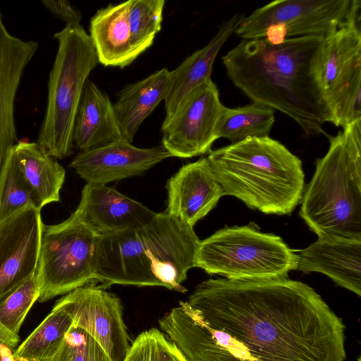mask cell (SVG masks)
Listing matches in <instances>:
<instances>
[{
  "mask_svg": "<svg viewBox=\"0 0 361 361\" xmlns=\"http://www.w3.org/2000/svg\"><path fill=\"white\" fill-rule=\"evenodd\" d=\"M50 361H111L102 345L87 332L73 324Z\"/></svg>",
  "mask_w": 361,
  "mask_h": 361,
  "instance_id": "4dcf8cb0",
  "label": "cell"
},
{
  "mask_svg": "<svg viewBox=\"0 0 361 361\" xmlns=\"http://www.w3.org/2000/svg\"><path fill=\"white\" fill-rule=\"evenodd\" d=\"M171 157L162 145L140 148L121 140L96 149L80 152L69 166L87 183L106 185L139 176Z\"/></svg>",
  "mask_w": 361,
  "mask_h": 361,
  "instance_id": "9a60e30c",
  "label": "cell"
},
{
  "mask_svg": "<svg viewBox=\"0 0 361 361\" xmlns=\"http://www.w3.org/2000/svg\"><path fill=\"white\" fill-rule=\"evenodd\" d=\"M224 105L212 78L190 92L161 126L162 145L172 157L191 158L211 152Z\"/></svg>",
  "mask_w": 361,
  "mask_h": 361,
  "instance_id": "8fae6325",
  "label": "cell"
},
{
  "mask_svg": "<svg viewBox=\"0 0 361 361\" xmlns=\"http://www.w3.org/2000/svg\"><path fill=\"white\" fill-rule=\"evenodd\" d=\"M75 212L99 236L142 227L157 214L113 188L92 183L82 188Z\"/></svg>",
  "mask_w": 361,
  "mask_h": 361,
  "instance_id": "ac0fdd59",
  "label": "cell"
},
{
  "mask_svg": "<svg viewBox=\"0 0 361 361\" xmlns=\"http://www.w3.org/2000/svg\"><path fill=\"white\" fill-rule=\"evenodd\" d=\"M361 21L324 37L316 75L323 98L342 128L361 120Z\"/></svg>",
  "mask_w": 361,
  "mask_h": 361,
  "instance_id": "30bf717a",
  "label": "cell"
},
{
  "mask_svg": "<svg viewBox=\"0 0 361 361\" xmlns=\"http://www.w3.org/2000/svg\"><path fill=\"white\" fill-rule=\"evenodd\" d=\"M11 151L41 208L59 202L65 169L54 158L45 154L37 142L19 140Z\"/></svg>",
  "mask_w": 361,
  "mask_h": 361,
  "instance_id": "cb8c5ba5",
  "label": "cell"
},
{
  "mask_svg": "<svg viewBox=\"0 0 361 361\" xmlns=\"http://www.w3.org/2000/svg\"><path fill=\"white\" fill-rule=\"evenodd\" d=\"M40 211L26 207L0 222V301L36 272L43 224Z\"/></svg>",
  "mask_w": 361,
  "mask_h": 361,
  "instance_id": "5bb4252c",
  "label": "cell"
},
{
  "mask_svg": "<svg viewBox=\"0 0 361 361\" xmlns=\"http://www.w3.org/2000/svg\"><path fill=\"white\" fill-rule=\"evenodd\" d=\"M130 0L99 9L90 22V37L98 62L124 68L140 55L134 49L129 27Z\"/></svg>",
  "mask_w": 361,
  "mask_h": 361,
  "instance_id": "44dd1931",
  "label": "cell"
},
{
  "mask_svg": "<svg viewBox=\"0 0 361 361\" xmlns=\"http://www.w3.org/2000/svg\"><path fill=\"white\" fill-rule=\"evenodd\" d=\"M164 0H130L129 27L132 44L140 55L161 29Z\"/></svg>",
  "mask_w": 361,
  "mask_h": 361,
  "instance_id": "83f0119b",
  "label": "cell"
},
{
  "mask_svg": "<svg viewBox=\"0 0 361 361\" xmlns=\"http://www.w3.org/2000/svg\"><path fill=\"white\" fill-rule=\"evenodd\" d=\"M1 361H29L27 360L16 357L13 356V353H11L4 357Z\"/></svg>",
  "mask_w": 361,
  "mask_h": 361,
  "instance_id": "836d02e7",
  "label": "cell"
},
{
  "mask_svg": "<svg viewBox=\"0 0 361 361\" xmlns=\"http://www.w3.org/2000/svg\"><path fill=\"white\" fill-rule=\"evenodd\" d=\"M200 240L193 228L165 212L147 225L99 238L95 281L106 288L113 284L161 286L185 293L182 283Z\"/></svg>",
  "mask_w": 361,
  "mask_h": 361,
  "instance_id": "3957f363",
  "label": "cell"
},
{
  "mask_svg": "<svg viewBox=\"0 0 361 361\" xmlns=\"http://www.w3.org/2000/svg\"><path fill=\"white\" fill-rule=\"evenodd\" d=\"M54 37L58 49L37 143L47 155L61 159L73 153L76 111L88 76L99 62L90 37L81 25H66Z\"/></svg>",
  "mask_w": 361,
  "mask_h": 361,
  "instance_id": "8992f818",
  "label": "cell"
},
{
  "mask_svg": "<svg viewBox=\"0 0 361 361\" xmlns=\"http://www.w3.org/2000/svg\"><path fill=\"white\" fill-rule=\"evenodd\" d=\"M44 6L56 18L68 26H79L82 20L80 12L68 1H42Z\"/></svg>",
  "mask_w": 361,
  "mask_h": 361,
  "instance_id": "1f68e13d",
  "label": "cell"
},
{
  "mask_svg": "<svg viewBox=\"0 0 361 361\" xmlns=\"http://www.w3.org/2000/svg\"><path fill=\"white\" fill-rule=\"evenodd\" d=\"M123 361H186L176 345L159 329L152 328L133 341Z\"/></svg>",
  "mask_w": 361,
  "mask_h": 361,
  "instance_id": "f1b7e54d",
  "label": "cell"
},
{
  "mask_svg": "<svg viewBox=\"0 0 361 361\" xmlns=\"http://www.w3.org/2000/svg\"><path fill=\"white\" fill-rule=\"evenodd\" d=\"M39 43L24 40L6 27L0 8V178L13 147L19 141L15 121V102L25 68Z\"/></svg>",
  "mask_w": 361,
  "mask_h": 361,
  "instance_id": "2e32d148",
  "label": "cell"
},
{
  "mask_svg": "<svg viewBox=\"0 0 361 361\" xmlns=\"http://www.w3.org/2000/svg\"><path fill=\"white\" fill-rule=\"evenodd\" d=\"M19 342V336L14 335L0 324V361L13 353Z\"/></svg>",
  "mask_w": 361,
  "mask_h": 361,
  "instance_id": "d6a6232c",
  "label": "cell"
},
{
  "mask_svg": "<svg viewBox=\"0 0 361 361\" xmlns=\"http://www.w3.org/2000/svg\"><path fill=\"white\" fill-rule=\"evenodd\" d=\"M323 36L293 37L279 44L242 39L222 57L233 85L252 102L278 110L307 135L333 123L316 75Z\"/></svg>",
  "mask_w": 361,
  "mask_h": 361,
  "instance_id": "7a4b0ae2",
  "label": "cell"
},
{
  "mask_svg": "<svg viewBox=\"0 0 361 361\" xmlns=\"http://www.w3.org/2000/svg\"><path fill=\"white\" fill-rule=\"evenodd\" d=\"M26 207L42 209L11 150L0 178V222Z\"/></svg>",
  "mask_w": 361,
  "mask_h": 361,
  "instance_id": "4316f807",
  "label": "cell"
},
{
  "mask_svg": "<svg viewBox=\"0 0 361 361\" xmlns=\"http://www.w3.org/2000/svg\"><path fill=\"white\" fill-rule=\"evenodd\" d=\"M297 252L296 270L320 272L338 286L361 295V240L318 238Z\"/></svg>",
  "mask_w": 361,
  "mask_h": 361,
  "instance_id": "d6986e66",
  "label": "cell"
},
{
  "mask_svg": "<svg viewBox=\"0 0 361 361\" xmlns=\"http://www.w3.org/2000/svg\"><path fill=\"white\" fill-rule=\"evenodd\" d=\"M187 302L257 361L346 359L343 320L301 281L211 279L199 283Z\"/></svg>",
  "mask_w": 361,
  "mask_h": 361,
  "instance_id": "6da1fadb",
  "label": "cell"
},
{
  "mask_svg": "<svg viewBox=\"0 0 361 361\" xmlns=\"http://www.w3.org/2000/svg\"><path fill=\"white\" fill-rule=\"evenodd\" d=\"M74 324L92 336L111 361H123L130 348L120 299L99 286H84L57 300Z\"/></svg>",
  "mask_w": 361,
  "mask_h": 361,
  "instance_id": "7c38bea8",
  "label": "cell"
},
{
  "mask_svg": "<svg viewBox=\"0 0 361 361\" xmlns=\"http://www.w3.org/2000/svg\"><path fill=\"white\" fill-rule=\"evenodd\" d=\"M38 296L39 288L35 274L0 301V324L18 336L20 328Z\"/></svg>",
  "mask_w": 361,
  "mask_h": 361,
  "instance_id": "f546056e",
  "label": "cell"
},
{
  "mask_svg": "<svg viewBox=\"0 0 361 361\" xmlns=\"http://www.w3.org/2000/svg\"><path fill=\"white\" fill-rule=\"evenodd\" d=\"M357 361H361V360H360V356H359V357H358V358H357Z\"/></svg>",
  "mask_w": 361,
  "mask_h": 361,
  "instance_id": "e575fe53",
  "label": "cell"
},
{
  "mask_svg": "<svg viewBox=\"0 0 361 361\" xmlns=\"http://www.w3.org/2000/svg\"><path fill=\"white\" fill-rule=\"evenodd\" d=\"M74 324L68 312L58 302L51 312L13 353L29 361H50Z\"/></svg>",
  "mask_w": 361,
  "mask_h": 361,
  "instance_id": "484cf974",
  "label": "cell"
},
{
  "mask_svg": "<svg viewBox=\"0 0 361 361\" xmlns=\"http://www.w3.org/2000/svg\"><path fill=\"white\" fill-rule=\"evenodd\" d=\"M165 212L193 228L224 195L207 157L183 165L166 183Z\"/></svg>",
  "mask_w": 361,
  "mask_h": 361,
  "instance_id": "e0dca14e",
  "label": "cell"
},
{
  "mask_svg": "<svg viewBox=\"0 0 361 361\" xmlns=\"http://www.w3.org/2000/svg\"><path fill=\"white\" fill-rule=\"evenodd\" d=\"M170 84L171 71L164 68L119 92L113 107L124 140L132 143L142 122L165 100Z\"/></svg>",
  "mask_w": 361,
  "mask_h": 361,
  "instance_id": "603a6c76",
  "label": "cell"
},
{
  "mask_svg": "<svg viewBox=\"0 0 361 361\" xmlns=\"http://www.w3.org/2000/svg\"><path fill=\"white\" fill-rule=\"evenodd\" d=\"M274 112V109L255 102L235 108L224 106L217 122L216 137L226 138L232 143L268 137L275 121Z\"/></svg>",
  "mask_w": 361,
  "mask_h": 361,
  "instance_id": "d4e9b609",
  "label": "cell"
},
{
  "mask_svg": "<svg viewBox=\"0 0 361 361\" xmlns=\"http://www.w3.org/2000/svg\"><path fill=\"white\" fill-rule=\"evenodd\" d=\"M99 238L75 212L58 224H42L35 272L39 302H46L95 281Z\"/></svg>",
  "mask_w": 361,
  "mask_h": 361,
  "instance_id": "ba28073f",
  "label": "cell"
},
{
  "mask_svg": "<svg viewBox=\"0 0 361 361\" xmlns=\"http://www.w3.org/2000/svg\"><path fill=\"white\" fill-rule=\"evenodd\" d=\"M298 262L295 250L280 236L263 233L251 222L224 227L200 240L195 267L227 279L267 280L288 278Z\"/></svg>",
  "mask_w": 361,
  "mask_h": 361,
  "instance_id": "52a82bcc",
  "label": "cell"
},
{
  "mask_svg": "<svg viewBox=\"0 0 361 361\" xmlns=\"http://www.w3.org/2000/svg\"><path fill=\"white\" fill-rule=\"evenodd\" d=\"M358 21L360 0H280L244 16L235 33L242 39H264L279 44L293 37H326Z\"/></svg>",
  "mask_w": 361,
  "mask_h": 361,
  "instance_id": "9c48e42d",
  "label": "cell"
},
{
  "mask_svg": "<svg viewBox=\"0 0 361 361\" xmlns=\"http://www.w3.org/2000/svg\"><path fill=\"white\" fill-rule=\"evenodd\" d=\"M224 194L267 214H290L301 202V160L279 141L252 137L211 151L207 157Z\"/></svg>",
  "mask_w": 361,
  "mask_h": 361,
  "instance_id": "277c9868",
  "label": "cell"
},
{
  "mask_svg": "<svg viewBox=\"0 0 361 361\" xmlns=\"http://www.w3.org/2000/svg\"><path fill=\"white\" fill-rule=\"evenodd\" d=\"M124 140L107 94L87 80L76 111L73 142L80 152Z\"/></svg>",
  "mask_w": 361,
  "mask_h": 361,
  "instance_id": "ffe728a7",
  "label": "cell"
},
{
  "mask_svg": "<svg viewBox=\"0 0 361 361\" xmlns=\"http://www.w3.org/2000/svg\"><path fill=\"white\" fill-rule=\"evenodd\" d=\"M329 139L300 215L320 239L361 240V120Z\"/></svg>",
  "mask_w": 361,
  "mask_h": 361,
  "instance_id": "5b68a950",
  "label": "cell"
},
{
  "mask_svg": "<svg viewBox=\"0 0 361 361\" xmlns=\"http://www.w3.org/2000/svg\"><path fill=\"white\" fill-rule=\"evenodd\" d=\"M158 322L186 361H257L241 343L210 327L187 301H180Z\"/></svg>",
  "mask_w": 361,
  "mask_h": 361,
  "instance_id": "4fadbf2b",
  "label": "cell"
},
{
  "mask_svg": "<svg viewBox=\"0 0 361 361\" xmlns=\"http://www.w3.org/2000/svg\"><path fill=\"white\" fill-rule=\"evenodd\" d=\"M244 16L235 14L219 27L209 42L187 57L171 71V84L164 100L166 116L169 118L180 102L193 89L211 78L214 60L221 48L233 34Z\"/></svg>",
  "mask_w": 361,
  "mask_h": 361,
  "instance_id": "7402d4cb",
  "label": "cell"
}]
</instances>
